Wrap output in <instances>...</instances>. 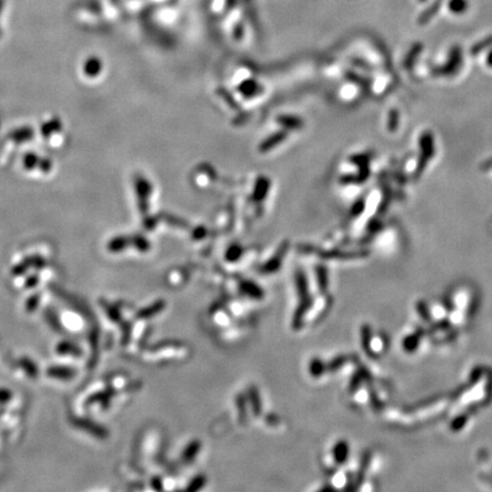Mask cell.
Instances as JSON below:
<instances>
[{
  "mask_svg": "<svg viewBox=\"0 0 492 492\" xmlns=\"http://www.w3.org/2000/svg\"><path fill=\"white\" fill-rule=\"evenodd\" d=\"M422 48H423L422 45H415V47H412L411 51L409 52L408 56L404 59V66L407 67V69H411V67L414 66L415 59L417 58V56L419 55V52H420V50H422Z\"/></svg>",
  "mask_w": 492,
  "mask_h": 492,
  "instance_id": "obj_5",
  "label": "cell"
},
{
  "mask_svg": "<svg viewBox=\"0 0 492 492\" xmlns=\"http://www.w3.org/2000/svg\"><path fill=\"white\" fill-rule=\"evenodd\" d=\"M492 45V37H489V38H487V39H484L482 41H480L479 44H476L474 47L472 48V50L471 52L473 55H478L480 54L481 51L486 49V48H488L489 46H491Z\"/></svg>",
  "mask_w": 492,
  "mask_h": 492,
  "instance_id": "obj_7",
  "label": "cell"
},
{
  "mask_svg": "<svg viewBox=\"0 0 492 492\" xmlns=\"http://www.w3.org/2000/svg\"><path fill=\"white\" fill-rule=\"evenodd\" d=\"M10 399V391L6 389H0V403H6Z\"/></svg>",
  "mask_w": 492,
  "mask_h": 492,
  "instance_id": "obj_8",
  "label": "cell"
},
{
  "mask_svg": "<svg viewBox=\"0 0 492 492\" xmlns=\"http://www.w3.org/2000/svg\"><path fill=\"white\" fill-rule=\"evenodd\" d=\"M398 126H399V113H398L397 110H392L389 115V130L394 133L398 129Z\"/></svg>",
  "mask_w": 492,
  "mask_h": 492,
  "instance_id": "obj_6",
  "label": "cell"
},
{
  "mask_svg": "<svg viewBox=\"0 0 492 492\" xmlns=\"http://www.w3.org/2000/svg\"><path fill=\"white\" fill-rule=\"evenodd\" d=\"M461 64H463V54L461 49L458 46L451 48L449 52V59L445 65L435 67L433 70V74L438 77H453L460 70Z\"/></svg>",
  "mask_w": 492,
  "mask_h": 492,
  "instance_id": "obj_2",
  "label": "cell"
},
{
  "mask_svg": "<svg viewBox=\"0 0 492 492\" xmlns=\"http://www.w3.org/2000/svg\"><path fill=\"white\" fill-rule=\"evenodd\" d=\"M449 10L456 15L464 14L468 8L467 0H449L448 2Z\"/></svg>",
  "mask_w": 492,
  "mask_h": 492,
  "instance_id": "obj_4",
  "label": "cell"
},
{
  "mask_svg": "<svg viewBox=\"0 0 492 492\" xmlns=\"http://www.w3.org/2000/svg\"><path fill=\"white\" fill-rule=\"evenodd\" d=\"M74 371L70 368H62V367H52L48 370V375L54 378L58 379H69L73 376Z\"/></svg>",
  "mask_w": 492,
  "mask_h": 492,
  "instance_id": "obj_3",
  "label": "cell"
},
{
  "mask_svg": "<svg viewBox=\"0 0 492 492\" xmlns=\"http://www.w3.org/2000/svg\"><path fill=\"white\" fill-rule=\"evenodd\" d=\"M487 63H488V65H489L490 67H492V51H490L489 55H488Z\"/></svg>",
  "mask_w": 492,
  "mask_h": 492,
  "instance_id": "obj_9",
  "label": "cell"
},
{
  "mask_svg": "<svg viewBox=\"0 0 492 492\" xmlns=\"http://www.w3.org/2000/svg\"><path fill=\"white\" fill-rule=\"evenodd\" d=\"M419 147H420V155L418 163H417V169L415 175L418 177V176L422 175V172L425 170L427 163L432 160V157L434 156L435 148H434V139L433 134H432L430 131H426L422 134V137L419 139Z\"/></svg>",
  "mask_w": 492,
  "mask_h": 492,
  "instance_id": "obj_1",
  "label": "cell"
}]
</instances>
